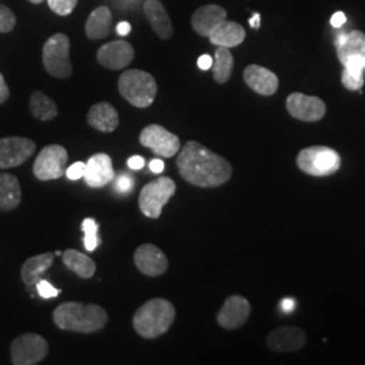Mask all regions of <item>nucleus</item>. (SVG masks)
Returning <instances> with one entry per match:
<instances>
[{
  "label": "nucleus",
  "instance_id": "15",
  "mask_svg": "<svg viewBox=\"0 0 365 365\" xmlns=\"http://www.w3.org/2000/svg\"><path fill=\"white\" fill-rule=\"evenodd\" d=\"M96 57L101 66L111 71H119L126 68L133 61L134 49L129 42L118 39L103 45L98 51Z\"/></svg>",
  "mask_w": 365,
  "mask_h": 365
},
{
  "label": "nucleus",
  "instance_id": "20",
  "mask_svg": "<svg viewBox=\"0 0 365 365\" xmlns=\"http://www.w3.org/2000/svg\"><path fill=\"white\" fill-rule=\"evenodd\" d=\"M145 16L150 26L161 39H170L173 34L168 11L158 0H146L144 4Z\"/></svg>",
  "mask_w": 365,
  "mask_h": 365
},
{
  "label": "nucleus",
  "instance_id": "11",
  "mask_svg": "<svg viewBox=\"0 0 365 365\" xmlns=\"http://www.w3.org/2000/svg\"><path fill=\"white\" fill-rule=\"evenodd\" d=\"M140 143L152 149L157 156L170 158L179 153L180 140L178 135L160 125H149L140 134Z\"/></svg>",
  "mask_w": 365,
  "mask_h": 365
},
{
  "label": "nucleus",
  "instance_id": "36",
  "mask_svg": "<svg viewBox=\"0 0 365 365\" xmlns=\"http://www.w3.org/2000/svg\"><path fill=\"white\" fill-rule=\"evenodd\" d=\"M345 22H346V15L342 13V11H337V13L331 16V19H330L331 26L336 27V29L344 26Z\"/></svg>",
  "mask_w": 365,
  "mask_h": 365
},
{
  "label": "nucleus",
  "instance_id": "41",
  "mask_svg": "<svg viewBox=\"0 0 365 365\" xmlns=\"http://www.w3.org/2000/svg\"><path fill=\"white\" fill-rule=\"evenodd\" d=\"M149 168L150 170L153 172V173H161L164 168H165V165H164V161L163 160H160V158H156V160H152L150 163H149Z\"/></svg>",
  "mask_w": 365,
  "mask_h": 365
},
{
  "label": "nucleus",
  "instance_id": "22",
  "mask_svg": "<svg viewBox=\"0 0 365 365\" xmlns=\"http://www.w3.org/2000/svg\"><path fill=\"white\" fill-rule=\"evenodd\" d=\"M245 37H247L245 29L240 24L223 21L212 30L209 38L211 43L230 49V48H235V46L241 45Z\"/></svg>",
  "mask_w": 365,
  "mask_h": 365
},
{
  "label": "nucleus",
  "instance_id": "9",
  "mask_svg": "<svg viewBox=\"0 0 365 365\" xmlns=\"http://www.w3.org/2000/svg\"><path fill=\"white\" fill-rule=\"evenodd\" d=\"M11 361L14 365H36L49 353L46 339L34 333H26L11 344Z\"/></svg>",
  "mask_w": 365,
  "mask_h": 365
},
{
  "label": "nucleus",
  "instance_id": "17",
  "mask_svg": "<svg viewBox=\"0 0 365 365\" xmlns=\"http://www.w3.org/2000/svg\"><path fill=\"white\" fill-rule=\"evenodd\" d=\"M113 160L106 153H98L86 163L84 180L92 188H101L114 180Z\"/></svg>",
  "mask_w": 365,
  "mask_h": 365
},
{
  "label": "nucleus",
  "instance_id": "27",
  "mask_svg": "<svg viewBox=\"0 0 365 365\" xmlns=\"http://www.w3.org/2000/svg\"><path fill=\"white\" fill-rule=\"evenodd\" d=\"M63 261L72 272H75L83 279H91L96 272L95 261L76 249L66 250L63 253Z\"/></svg>",
  "mask_w": 365,
  "mask_h": 365
},
{
  "label": "nucleus",
  "instance_id": "1",
  "mask_svg": "<svg viewBox=\"0 0 365 365\" xmlns=\"http://www.w3.org/2000/svg\"><path fill=\"white\" fill-rule=\"evenodd\" d=\"M176 164L182 179L200 188L221 187L233 175V168L226 158L196 141H188L182 146Z\"/></svg>",
  "mask_w": 365,
  "mask_h": 365
},
{
  "label": "nucleus",
  "instance_id": "10",
  "mask_svg": "<svg viewBox=\"0 0 365 365\" xmlns=\"http://www.w3.org/2000/svg\"><path fill=\"white\" fill-rule=\"evenodd\" d=\"M36 143L26 137L0 138V170L16 168L36 153Z\"/></svg>",
  "mask_w": 365,
  "mask_h": 365
},
{
  "label": "nucleus",
  "instance_id": "7",
  "mask_svg": "<svg viewBox=\"0 0 365 365\" xmlns=\"http://www.w3.org/2000/svg\"><path fill=\"white\" fill-rule=\"evenodd\" d=\"M176 192V182L170 178L161 176L153 182H148L140 192V210L148 218H160L163 207L168 203Z\"/></svg>",
  "mask_w": 365,
  "mask_h": 365
},
{
  "label": "nucleus",
  "instance_id": "18",
  "mask_svg": "<svg viewBox=\"0 0 365 365\" xmlns=\"http://www.w3.org/2000/svg\"><path fill=\"white\" fill-rule=\"evenodd\" d=\"M244 80L250 90L262 96H271L279 88V78L274 72L256 64L245 68Z\"/></svg>",
  "mask_w": 365,
  "mask_h": 365
},
{
  "label": "nucleus",
  "instance_id": "21",
  "mask_svg": "<svg viewBox=\"0 0 365 365\" xmlns=\"http://www.w3.org/2000/svg\"><path fill=\"white\" fill-rule=\"evenodd\" d=\"M87 122L96 130L113 133L119 125L117 108L107 102H101L98 105L92 106L87 115Z\"/></svg>",
  "mask_w": 365,
  "mask_h": 365
},
{
  "label": "nucleus",
  "instance_id": "5",
  "mask_svg": "<svg viewBox=\"0 0 365 365\" xmlns=\"http://www.w3.org/2000/svg\"><path fill=\"white\" fill-rule=\"evenodd\" d=\"M298 168L310 176H329L341 167L339 153L327 146H312L299 152L297 158Z\"/></svg>",
  "mask_w": 365,
  "mask_h": 365
},
{
  "label": "nucleus",
  "instance_id": "24",
  "mask_svg": "<svg viewBox=\"0 0 365 365\" xmlns=\"http://www.w3.org/2000/svg\"><path fill=\"white\" fill-rule=\"evenodd\" d=\"M22 188L16 176L0 173V211H13L21 205Z\"/></svg>",
  "mask_w": 365,
  "mask_h": 365
},
{
  "label": "nucleus",
  "instance_id": "35",
  "mask_svg": "<svg viewBox=\"0 0 365 365\" xmlns=\"http://www.w3.org/2000/svg\"><path fill=\"white\" fill-rule=\"evenodd\" d=\"M84 170H86V163L78 161L75 164H72L68 170H66V178L69 180H78L81 178H84Z\"/></svg>",
  "mask_w": 365,
  "mask_h": 365
},
{
  "label": "nucleus",
  "instance_id": "13",
  "mask_svg": "<svg viewBox=\"0 0 365 365\" xmlns=\"http://www.w3.org/2000/svg\"><path fill=\"white\" fill-rule=\"evenodd\" d=\"M134 262L141 274L150 277L165 274L170 265L165 253L153 244H144L135 249Z\"/></svg>",
  "mask_w": 365,
  "mask_h": 365
},
{
  "label": "nucleus",
  "instance_id": "34",
  "mask_svg": "<svg viewBox=\"0 0 365 365\" xmlns=\"http://www.w3.org/2000/svg\"><path fill=\"white\" fill-rule=\"evenodd\" d=\"M37 291H38L39 297H42L43 299H51L58 297L60 291L57 288L53 287L52 284L43 279H41L37 283Z\"/></svg>",
  "mask_w": 365,
  "mask_h": 365
},
{
  "label": "nucleus",
  "instance_id": "3",
  "mask_svg": "<svg viewBox=\"0 0 365 365\" xmlns=\"http://www.w3.org/2000/svg\"><path fill=\"white\" fill-rule=\"evenodd\" d=\"M176 310L170 300L155 298L148 300L133 315V327L146 339H153L165 334L172 327Z\"/></svg>",
  "mask_w": 365,
  "mask_h": 365
},
{
  "label": "nucleus",
  "instance_id": "38",
  "mask_svg": "<svg viewBox=\"0 0 365 365\" xmlns=\"http://www.w3.org/2000/svg\"><path fill=\"white\" fill-rule=\"evenodd\" d=\"M9 96H10V90L6 84V80L3 78V75L0 73V105L4 103L9 99Z\"/></svg>",
  "mask_w": 365,
  "mask_h": 365
},
{
  "label": "nucleus",
  "instance_id": "14",
  "mask_svg": "<svg viewBox=\"0 0 365 365\" xmlns=\"http://www.w3.org/2000/svg\"><path fill=\"white\" fill-rule=\"evenodd\" d=\"M250 315V303L240 295H232L225 300L223 306L217 315L220 327L226 330H235L248 322Z\"/></svg>",
  "mask_w": 365,
  "mask_h": 365
},
{
  "label": "nucleus",
  "instance_id": "45",
  "mask_svg": "<svg viewBox=\"0 0 365 365\" xmlns=\"http://www.w3.org/2000/svg\"><path fill=\"white\" fill-rule=\"evenodd\" d=\"M29 1H31L33 4H41V3L45 1V0H29Z\"/></svg>",
  "mask_w": 365,
  "mask_h": 365
},
{
  "label": "nucleus",
  "instance_id": "31",
  "mask_svg": "<svg viewBox=\"0 0 365 365\" xmlns=\"http://www.w3.org/2000/svg\"><path fill=\"white\" fill-rule=\"evenodd\" d=\"M51 10L61 15V16H66L75 10V7L78 6V0H46Z\"/></svg>",
  "mask_w": 365,
  "mask_h": 365
},
{
  "label": "nucleus",
  "instance_id": "29",
  "mask_svg": "<svg viewBox=\"0 0 365 365\" xmlns=\"http://www.w3.org/2000/svg\"><path fill=\"white\" fill-rule=\"evenodd\" d=\"M233 66H235L233 54L227 48L218 46V49L215 51V56H214V63H212L214 80L220 84L227 83L233 73Z\"/></svg>",
  "mask_w": 365,
  "mask_h": 365
},
{
  "label": "nucleus",
  "instance_id": "12",
  "mask_svg": "<svg viewBox=\"0 0 365 365\" xmlns=\"http://www.w3.org/2000/svg\"><path fill=\"white\" fill-rule=\"evenodd\" d=\"M288 113L303 122H318L327 114V105L317 96L295 92L287 98Z\"/></svg>",
  "mask_w": 365,
  "mask_h": 365
},
{
  "label": "nucleus",
  "instance_id": "2",
  "mask_svg": "<svg viewBox=\"0 0 365 365\" xmlns=\"http://www.w3.org/2000/svg\"><path fill=\"white\" fill-rule=\"evenodd\" d=\"M53 321L60 330L92 334L105 329L108 322V314L95 303L66 302L53 312Z\"/></svg>",
  "mask_w": 365,
  "mask_h": 365
},
{
  "label": "nucleus",
  "instance_id": "25",
  "mask_svg": "<svg viewBox=\"0 0 365 365\" xmlns=\"http://www.w3.org/2000/svg\"><path fill=\"white\" fill-rule=\"evenodd\" d=\"M113 26V15L108 7L101 6L98 9H95L87 22H86V34L90 39H102L106 38Z\"/></svg>",
  "mask_w": 365,
  "mask_h": 365
},
{
  "label": "nucleus",
  "instance_id": "4",
  "mask_svg": "<svg viewBox=\"0 0 365 365\" xmlns=\"http://www.w3.org/2000/svg\"><path fill=\"white\" fill-rule=\"evenodd\" d=\"M118 90L131 106L146 108L155 102L157 83L155 78L140 69L125 71L118 80Z\"/></svg>",
  "mask_w": 365,
  "mask_h": 365
},
{
  "label": "nucleus",
  "instance_id": "19",
  "mask_svg": "<svg viewBox=\"0 0 365 365\" xmlns=\"http://www.w3.org/2000/svg\"><path fill=\"white\" fill-rule=\"evenodd\" d=\"M226 16L227 13L221 6L207 4L196 10L191 18V25L199 36L210 37L212 30L226 21Z\"/></svg>",
  "mask_w": 365,
  "mask_h": 365
},
{
  "label": "nucleus",
  "instance_id": "26",
  "mask_svg": "<svg viewBox=\"0 0 365 365\" xmlns=\"http://www.w3.org/2000/svg\"><path fill=\"white\" fill-rule=\"evenodd\" d=\"M337 49L339 63L344 66L349 58H363L365 60V34L360 30H353L348 33L346 39Z\"/></svg>",
  "mask_w": 365,
  "mask_h": 365
},
{
  "label": "nucleus",
  "instance_id": "37",
  "mask_svg": "<svg viewBox=\"0 0 365 365\" xmlns=\"http://www.w3.org/2000/svg\"><path fill=\"white\" fill-rule=\"evenodd\" d=\"M128 165L131 170H143L145 165V160L141 156H133L128 160Z\"/></svg>",
  "mask_w": 365,
  "mask_h": 365
},
{
  "label": "nucleus",
  "instance_id": "30",
  "mask_svg": "<svg viewBox=\"0 0 365 365\" xmlns=\"http://www.w3.org/2000/svg\"><path fill=\"white\" fill-rule=\"evenodd\" d=\"M81 229L84 232V248L88 252H93L99 245V237H98L99 225L93 218H86L81 223Z\"/></svg>",
  "mask_w": 365,
  "mask_h": 365
},
{
  "label": "nucleus",
  "instance_id": "44",
  "mask_svg": "<svg viewBox=\"0 0 365 365\" xmlns=\"http://www.w3.org/2000/svg\"><path fill=\"white\" fill-rule=\"evenodd\" d=\"M346 36H348V33H339V34H337V37L334 38V45H336V48H339V45H342V43H344V41L346 39Z\"/></svg>",
  "mask_w": 365,
  "mask_h": 365
},
{
  "label": "nucleus",
  "instance_id": "28",
  "mask_svg": "<svg viewBox=\"0 0 365 365\" xmlns=\"http://www.w3.org/2000/svg\"><path fill=\"white\" fill-rule=\"evenodd\" d=\"M29 107H30V113L33 114V117L37 118L42 122L52 120L53 118L57 117V114H58V108L52 98L46 96L43 92L41 91L31 93Z\"/></svg>",
  "mask_w": 365,
  "mask_h": 365
},
{
  "label": "nucleus",
  "instance_id": "39",
  "mask_svg": "<svg viewBox=\"0 0 365 365\" xmlns=\"http://www.w3.org/2000/svg\"><path fill=\"white\" fill-rule=\"evenodd\" d=\"M212 63H214V60H212V57L209 56V54H203V56H200V57L197 58V66H199L202 71H207V69H210V68L212 66Z\"/></svg>",
  "mask_w": 365,
  "mask_h": 365
},
{
  "label": "nucleus",
  "instance_id": "42",
  "mask_svg": "<svg viewBox=\"0 0 365 365\" xmlns=\"http://www.w3.org/2000/svg\"><path fill=\"white\" fill-rule=\"evenodd\" d=\"M280 309H282V312H284V313L294 312V309H295V300L291 299V298H286V299L282 300Z\"/></svg>",
  "mask_w": 365,
  "mask_h": 365
},
{
  "label": "nucleus",
  "instance_id": "6",
  "mask_svg": "<svg viewBox=\"0 0 365 365\" xmlns=\"http://www.w3.org/2000/svg\"><path fill=\"white\" fill-rule=\"evenodd\" d=\"M71 42L66 34L57 33L43 45L42 61L46 72L56 78H68L72 75L69 58Z\"/></svg>",
  "mask_w": 365,
  "mask_h": 365
},
{
  "label": "nucleus",
  "instance_id": "23",
  "mask_svg": "<svg viewBox=\"0 0 365 365\" xmlns=\"http://www.w3.org/2000/svg\"><path fill=\"white\" fill-rule=\"evenodd\" d=\"M53 261H54V256L51 252L27 259L21 269V277L26 284V287L31 288L37 286L42 276L52 267Z\"/></svg>",
  "mask_w": 365,
  "mask_h": 365
},
{
  "label": "nucleus",
  "instance_id": "32",
  "mask_svg": "<svg viewBox=\"0 0 365 365\" xmlns=\"http://www.w3.org/2000/svg\"><path fill=\"white\" fill-rule=\"evenodd\" d=\"M15 14L4 4H0V33H10L15 27Z\"/></svg>",
  "mask_w": 365,
  "mask_h": 365
},
{
  "label": "nucleus",
  "instance_id": "16",
  "mask_svg": "<svg viewBox=\"0 0 365 365\" xmlns=\"http://www.w3.org/2000/svg\"><path fill=\"white\" fill-rule=\"evenodd\" d=\"M306 333L299 327H283L268 334L267 345L274 352H297L306 345Z\"/></svg>",
  "mask_w": 365,
  "mask_h": 365
},
{
  "label": "nucleus",
  "instance_id": "40",
  "mask_svg": "<svg viewBox=\"0 0 365 365\" xmlns=\"http://www.w3.org/2000/svg\"><path fill=\"white\" fill-rule=\"evenodd\" d=\"M131 31V26L129 22H126V21H122V22H119L117 26V33L120 36V37H126V36H129Z\"/></svg>",
  "mask_w": 365,
  "mask_h": 365
},
{
  "label": "nucleus",
  "instance_id": "43",
  "mask_svg": "<svg viewBox=\"0 0 365 365\" xmlns=\"http://www.w3.org/2000/svg\"><path fill=\"white\" fill-rule=\"evenodd\" d=\"M260 14H253V16L249 19V25L252 29H260Z\"/></svg>",
  "mask_w": 365,
  "mask_h": 365
},
{
  "label": "nucleus",
  "instance_id": "33",
  "mask_svg": "<svg viewBox=\"0 0 365 365\" xmlns=\"http://www.w3.org/2000/svg\"><path fill=\"white\" fill-rule=\"evenodd\" d=\"M134 185V180L130 175L122 173L119 175L117 179L114 180V190L117 191L118 194H128L133 190Z\"/></svg>",
  "mask_w": 365,
  "mask_h": 365
},
{
  "label": "nucleus",
  "instance_id": "8",
  "mask_svg": "<svg viewBox=\"0 0 365 365\" xmlns=\"http://www.w3.org/2000/svg\"><path fill=\"white\" fill-rule=\"evenodd\" d=\"M68 152L61 145L45 146L36 158L33 165L34 176L41 182L57 180L63 178L66 172Z\"/></svg>",
  "mask_w": 365,
  "mask_h": 365
}]
</instances>
